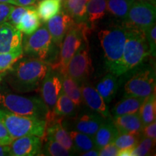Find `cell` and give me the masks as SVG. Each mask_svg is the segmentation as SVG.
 <instances>
[{"mask_svg": "<svg viewBox=\"0 0 156 156\" xmlns=\"http://www.w3.org/2000/svg\"><path fill=\"white\" fill-rule=\"evenodd\" d=\"M48 68V64L42 60L22 57L7 70L6 80L17 92H30L39 86Z\"/></svg>", "mask_w": 156, "mask_h": 156, "instance_id": "cell-1", "label": "cell"}, {"mask_svg": "<svg viewBox=\"0 0 156 156\" xmlns=\"http://www.w3.org/2000/svg\"><path fill=\"white\" fill-rule=\"evenodd\" d=\"M148 55L151 53L145 32L128 28L122 58L111 73L118 77L127 73L139 65Z\"/></svg>", "mask_w": 156, "mask_h": 156, "instance_id": "cell-2", "label": "cell"}, {"mask_svg": "<svg viewBox=\"0 0 156 156\" xmlns=\"http://www.w3.org/2000/svg\"><path fill=\"white\" fill-rule=\"evenodd\" d=\"M0 122L13 140L26 135H35L41 139L44 136L46 122L43 119L15 114L0 108Z\"/></svg>", "mask_w": 156, "mask_h": 156, "instance_id": "cell-3", "label": "cell"}, {"mask_svg": "<svg viewBox=\"0 0 156 156\" xmlns=\"http://www.w3.org/2000/svg\"><path fill=\"white\" fill-rule=\"evenodd\" d=\"M0 107L13 114L45 119L49 112L42 99L0 92Z\"/></svg>", "mask_w": 156, "mask_h": 156, "instance_id": "cell-4", "label": "cell"}, {"mask_svg": "<svg viewBox=\"0 0 156 156\" xmlns=\"http://www.w3.org/2000/svg\"><path fill=\"white\" fill-rule=\"evenodd\" d=\"M90 33V28L86 22L74 23L62 41L58 62L51 67L62 73L83 43L87 41Z\"/></svg>", "mask_w": 156, "mask_h": 156, "instance_id": "cell-5", "label": "cell"}, {"mask_svg": "<svg viewBox=\"0 0 156 156\" xmlns=\"http://www.w3.org/2000/svg\"><path fill=\"white\" fill-rule=\"evenodd\" d=\"M127 27L105 29L98 33V39L104 52L106 65L111 72L121 60L127 36Z\"/></svg>", "mask_w": 156, "mask_h": 156, "instance_id": "cell-6", "label": "cell"}, {"mask_svg": "<svg viewBox=\"0 0 156 156\" xmlns=\"http://www.w3.org/2000/svg\"><path fill=\"white\" fill-rule=\"evenodd\" d=\"M51 44V36L46 25H42L33 34L23 36V54L44 61L48 55Z\"/></svg>", "mask_w": 156, "mask_h": 156, "instance_id": "cell-7", "label": "cell"}, {"mask_svg": "<svg viewBox=\"0 0 156 156\" xmlns=\"http://www.w3.org/2000/svg\"><path fill=\"white\" fill-rule=\"evenodd\" d=\"M155 2L134 0L125 20L126 27L145 31L155 23Z\"/></svg>", "mask_w": 156, "mask_h": 156, "instance_id": "cell-8", "label": "cell"}, {"mask_svg": "<svg viewBox=\"0 0 156 156\" xmlns=\"http://www.w3.org/2000/svg\"><path fill=\"white\" fill-rule=\"evenodd\" d=\"M88 41H84L70 59L62 75H67L79 84L86 82L93 73Z\"/></svg>", "mask_w": 156, "mask_h": 156, "instance_id": "cell-9", "label": "cell"}, {"mask_svg": "<svg viewBox=\"0 0 156 156\" xmlns=\"http://www.w3.org/2000/svg\"><path fill=\"white\" fill-rule=\"evenodd\" d=\"M126 95L146 98L155 92V73L153 69H143L134 74L124 86Z\"/></svg>", "mask_w": 156, "mask_h": 156, "instance_id": "cell-10", "label": "cell"}, {"mask_svg": "<svg viewBox=\"0 0 156 156\" xmlns=\"http://www.w3.org/2000/svg\"><path fill=\"white\" fill-rule=\"evenodd\" d=\"M41 83V93L42 100L49 112H52L58 95L62 90L61 73L58 70L49 67Z\"/></svg>", "mask_w": 156, "mask_h": 156, "instance_id": "cell-11", "label": "cell"}, {"mask_svg": "<svg viewBox=\"0 0 156 156\" xmlns=\"http://www.w3.org/2000/svg\"><path fill=\"white\" fill-rule=\"evenodd\" d=\"M41 150V140L35 135L20 136L9 145V155L34 156L39 155Z\"/></svg>", "mask_w": 156, "mask_h": 156, "instance_id": "cell-12", "label": "cell"}, {"mask_svg": "<svg viewBox=\"0 0 156 156\" xmlns=\"http://www.w3.org/2000/svg\"><path fill=\"white\" fill-rule=\"evenodd\" d=\"M61 119L60 117L56 116L52 119L46 121V126L44 138L55 140L73 154L76 151L73 140L70 137L69 132L62 125Z\"/></svg>", "mask_w": 156, "mask_h": 156, "instance_id": "cell-13", "label": "cell"}, {"mask_svg": "<svg viewBox=\"0 0 156 156\" xmlns=\"http://www.w3.org/2000/svg\"><path fill=\"white\" fill-rule=\"evenodd\" d=\"M80 88L83 101L90 108L100 114L104 119H112L106 103L95 87L85 82L80 84Z\"/></svg>", "mask_w": 156, "mask_h": 156, "instance_id": "cell-14", "label": "cell"}, {"mask_svg": "<svg viewBox=\"0 0 156 156\" xmlns=\"http://www.w3.org/2000/svg\"><path fill=\"white\" fill-rule=\"evenodd\" d=\"M46 28L51 36L52 42L56 45L62 44L66 34L74 24V20L69 15L62 10L46 22Z\"/></svg>", "mask_w": 156, "mask_h": 156, "instance_id": "cell-15", "label": "cell"}, {"mask_svg": "<svg viewBox=\"0 0 156 156\" xmlns=\"http://www.w3.org/2000/svg\"><path fill=\"white\" fill-rule=\"evenodd\" d=\"M23 34L8 22L0 25V53H6L22 48Z\"/></svg>", "mask_w": 156, "mask_h": 156, "instance_id": "cell-16", "label": "cell"}, {"mask_svg": "<svg viewBox=\"0 0 156 156\" xmlns=\"http://www.w3.org/2000/svg\"><path fill=\"white\" fill-rule=\"evenodd\" d=\"M112 122L119 133L141 134L143 124L139 112L112 117Z\"/></svg>", "mask_w": 156, "mask_h": 156, "instance_id": "cell-17", "label": "cell"}, {"mask_svg": "<svg viewBox=\"0 0 156 156\" xmlns=\"http://www.w3.org/2000/svg\"><path fill=\"white\" fill-rule=\"evenodd\" d=\"M105 120L106 119L98 113L84 114L75 120V127L77 131L93 137Z\"/></svg>", "mask_w": 156, "mask_h": 156, "instance_id": "cell-18", "label": "cell"}, {"mask_svg": "<svg viewBox=\"0 0 156 156\" xmlns=\"http://www.w3.org/2000/svg\"><path fill=\"white\" fill-rule=\"evenodd\" d=\"M119 132L113 124L112 119H106L93 136L95 148L101 149L108 144L113 143Z\"/></svg>", "mask_w": 156, "mask_h": 156, "instance_id": "cell-19", "label": "cell"}, {"mask_svg": "<svg viewBox=\"0 0 156 156\" xmlns=\"http://www.w3.org/2000/svg\"><path fill=\"white\" fill-rule=\"evenodd\" d=\"M41 25V20L37 12L36 7L31 5L21 17L16 28L21 33L30 35L35 32Z\"/></svg>", "mask_w": 156, "mask_h": 156, "instance_id": "cell-20", "label": "cell"}, {"mask_svg": "<svg viewBox=\"0 0 156 156\" xmlns=\"http://www.w3.org/2000/svg\"><path fill=\"white\" fill-rule=\"evenodd\" d=\"M146 98L126 95L119 102L116 103L112 109V114L115 116L139 112L140 107Z\"/></svg>", "mask_w": 156, "mask_h": 156, "instance_id": "cell-21", "label": "cell"}, {"mask_svg": "<svg viewBox=\"0 0 156 156\" xmlns=\"http://www.w3.org/2000/svg\"><path fill=\"white\" fill-rule=\"evenodd\" d=\"M62 9L76 23L86 22V7L88 0H64Z\"/></svg>", "mask_w": 156, "mask_h": 156, "instance_id": "cell-22", "label": "cell"}, {"mask_svg": "<svg viewBox=\"0 0 156 156\" xmlns=\"http://www.w3.org/2000/svg\"><path fill=\"white\" fill-rule=\"evenodd\" d=\"M96 90L105 102L106 103L112 102L116 96L118 90V81L116 76L113 75L112 73L107 74L97 84Z\"/></svg>", "mask_w": 156, "mask_h": 156, "instance_id": "cell-23", "label": "cell"}, {"mask_svg": "<svg viewBox=\"0 0 156 156\" xmlns=\"http://www.w3.org/2000/svg\"><path fill=\"white\" fill-rule=\"evenodd\" d=\"M107 0H88L86 7V23L90 28L101 20L106 13Z\"/></svg>", "mask_w": 156, "mask_h": 156, "instance_id": "cell-24", "label": "cell"}, {"mask_svg": "<svg viewBox=\"0 0 156 156\" xmlns=\"http://www.w3.org/2000/svg\"><path fill=\"white\" fill-rule=\"evenodd\" d=\"M76 105L62 90L56 100L53 111L50 112H51L55 116L60 118L73 116L76 114Z\"/></svg>", "mask_w": 156, "mask_h": 156, "instance_id": "cell-25", "label": "cell"}, {"mask_svg": "<svg viewBox=\"0 0 156 156\" xmlns=\"http://www.w3.org/2000/svg\"><path fill=\"white\" fill-rule=\"evenodd\" d=\"M62 8V2L60 0H40L36 7L39 17L44 23L57 15Z\"/></svg>", "mask_w": 156, "mask_h": 156, "instance_id": "cell-26", "label": "cell"}, {"mask_svg": "<svg viewBox=\"0 0 156 156\" xmlns=\"http://www.w3.org/2000/svg\"><path fill=\"white\" fill-rule=\"evenodd\" d=\"M62 82L64 93L73 101L76 106H80L83 103L80 85L67 75H62Z\"/></svg>", "mask_w": 156, "mask_h": 156, "instance_id": "cell-27", "label": "cell"}, {"mask_svg": "<svg viewBox=\"0 0 156 156\" xmlns=\"http://www.w3.org/2000/svg\"><path fill=\"white\" fill-rule=\"evenodd\" d=\"M139 114L144 126L155 122L156 116L155 92L145 99L140 108Z\"/></svg>", "mask_w": 156, "mask_h": 156, "instance_id": "cell-28", "label": "cell"}, {"mask_svg": "<svg viewBox=\"0 0 156 156\" xmlns=\"http://www.w3.org/2000/svg\"><path fill=\"white\" fill-rule=\"evenodd\" d=\"M134 0H107L106 12L116 18L125 21Z\"/></svg>", "mask_w": 156, "mask_h": 156, "instance_id": "cell-29", "label": "cell"}, {"mask_svg": "<svg viewBox=\"0 0 156 156\" xmlns=\"http://www.w3.org/2000/svg\"><path fill=\"white\" fill-rule=\"evenodd\" d=\"M69 133L70 137L73 140L75 151L82 153L89 151V150L95 149V148L93 137H92V136L83 133V132H78L77 130L76 131L73 130Z\"/></svg>", "mask_w": 156, "mask_h": 156, "instance_id": "cell-30", "label": "cell"}, {"mask_svg": "<svg viewBox=\"0 0 156 156\" xmlns=\"http://www.w3.org/2000/svg\"><path fill=\"white\" fill-rule=\"evenodd\" d=\"M141 140V134L119 133L113 143L119 150L134 148Z\"/></svg>", "mask_w": 156, "mask_h": 156, "instance_id": "cell-31", "label": "cell"}, {"mask_svg": "<svg viewBox=\"0 0 156 156\" xmlns=\"http://www.w3.org/2000/svg\"><path fill=\"white\" fill-rule=\"evenodd\" d=\"M23 56V47L6 53H0V73H5Z\"/></svg>", "mask_w": 156, "mask_h": 156, "instance_id": "cell-32", "label": "cell"}, {"mask_svg": "<svg viewBox=\"0 0 156 156\" xmlns=\"http://www.w3.org/2000/svg\"><path fill=\"white\" fill-rule=\"evenodd\" d=\"M155 140L143 136L142 139L140 140L137 145L132 149V156H145L153 155V150L155 149Z\"/></svg>", "mask_w": 156, "mask_h": 156, "instance_id": "cell-33", "label": "cell"}, {"mask_svg": "<svg viewBox=\"0 0 156 156\" xmlns=\"http://www.w3.org/2000/svg\"><path fill=\"white\" fill-rule=\"evenodd\" d=\"M45 155L51 156H68L73 155L68 150L64 148L61 144L51 139L46 138L44 147Z\"/></svg>", "mask_w": 156, "mask_h": 156, "instance_id": "cell-34", "label": "cell"}, {"mask_svg": "<svg viewBox=\"0 0 156 156\" xmlns=\"http://www.w3.org/2000/svg\"><path fill=\"white\" fill-rule=\"evenodd\" d=\"M145 34L147 41L149 45L150 53L151 55L155 56L156 51V25L155 23L152 25L150 28H148L145 31Z\"/></svg>", "mask_w": 156, "mask_h": 156, "instance_id": "cell-35", "label": "cell"}, {"mask_svg": "<svg viewBox=\"0 0 156 156\" xmlns=\"http://www.w3.org/2000/svg\"><path fill=\"white\" fill-rule=\"evenodd\" d=\"M29 7L30 6H26V7L17 6V7H14V8L12 9L10 14H9V16L7 22L9 23L10 24L16 27L17 25L19 23L21 17H22L23 14L25 12V11L29 8Z\"/></svg>", "mask_w": 156, "mask_h": 156, "instance_id": "cell-36", "label": "cell"}, {"mask_svg": "<svg viewBox=\"0 0 156 156\" xmlns=\"http://www.w3.org/2000/svg\"><path fill=\"white\" fill-rule=\"evenodd\" d=\"M14 6L8 3L0 2V25L7 22Z\"/></svg>", "mask_w": 156, "mask_h": 156, "instance_id": "cell-37", "label": "cell"}, {"mask_svg": "<svg viewBox=\"0 0 156 156\" xmlns=\"http://www.w3.org/2000/svg\"><path fill=\"white\" fill-rule=\"evenodd\" d=\"M119 149L114 143L108 144L98 150L99 156H116L118 155Z\"/></svg>", "mask_w": 156, "mask_h": 156, "instance_id": "cell-38", "label": "cell"}, {"mask_svg": "<svg viewBox=\"0 0 156 156\" xmlns=\"http://www.w3.org/2000/svg\"><path fill=\"white\" fill-rule=\"evenodd\" d=\"M12 140V137L7 131V128L0 122V144L2 145H9Z\"/></svg>", "mask_w": 156, "mask_h": 156, "instance_id": "cell-39", "label": "cell"}, {"mask_svg": "<svg viewBox=\"0 0 156 156\" xmlns=\"http://www.w3.org/2000/svg\"><path fill=\"white\" fill-rule=\"evenodd\" d=\"M141 134L145 137L151 138V139H156V123L155 122L151 123L145 126L142 129Z\"/></svg>", "mask_w": 156, "mask_h": 156, "instance_id": "cell-40", "label": "cell"}, {"mask_svg": "<svg viewBox=\"0 0 156 156\" xmlns=\"http://www.w3.org/2000/svg\"><path fill=\"white\" fill-rule=\"evenodd\" d=\"M37 0H14V5L16 6H26L34 5Z\"/></svg>", "mask_w": 156, "mask_h": 156, "instance_id": "cell-41", "label": "cell"}, {"mask_svg": "<svg viewBox=\"0 0 156 156\" xmlns=\"http://www.w3.org/2000/svg\"><path fill=\"white\" fill-rule=\"evenodd\" d=\"M83 156H98V150L97 149H91L89 151L84 152L80 154Z\"/></svg>", "mask_w": 156, "mask_h": 156, "instance_id": "cell-42", "label": "cell"}, {"mask_svg": "<svg viewBox=\"0 0 156 156\" xmlns=\"http://www.w3.org/2000/svg\"><path fill=\"white\" fill-rule=\"evenodd\" d=\"M133 148H126V149H122L119 151V156H132V152Z\"/></svg>", "mask_w": 156, "mask_h": 156, "instance_id": "cell-43", "label": "cell"}, {"mask_svg": "<svg viewBox=\"0 0 156 156\" xmlns=\"http://www.w3.org/2000/svg\"><path fill=\"white\" fill-rule=\"evenodd\" d=\"M9 155V145H2L0 144V156Z\"/></svg>", "mask_w": 156, "mask_h": 156, "instance_id": "cell-44", "label": "cell"}, {"mask_svg": "<svg viewBox=\"0 0 156 156\" xmlns=\"http://www.w3.org/2000/svg\"><path fill=\"white\" fill-rule=\"evenodd\" d=\"M1 3H8L11 5H14V0H0Z\"/></svg>", "mask_w": 156, "mask_h": 156, "instance_id": "cell-45", "label": "cell"}, {"mask_svg": "<svg viewBox=\"0 0 156 156\" xmlns=\"http://www.w3.org/2000/svg\"><path fill=\"white\" fill-rule=\"evenodd\" d=\"M144 1H151L153 2H155V0H144Z\"/></svg>", "mask_w": 156, "mask_h": 156, "instance_id": "cell-46", "label": "cell"}, {"mask_svg": "<svg viewBox=\"0 0 156 156\" xmlns=\"http://www.w3.org/2000/svg\"><path fill=\"white\" fill-rule=\"evenodd\" d=\"M2 80V77H1V76H0V80Z\"/></svg>", "mask_w": 156, "mask_h": 156, "instance_id": "cell-47", "label": "cell"}, {"mask_svg": "<svg viewBox=\"0 0 156 156\" xmlns=\"http://www.w3.org/2000/svg\"><path fill=\"white\" fill-rule=\"evenodd\" d=\"M60 1H62H62H64V0H60Z\"/></svg>", "mask_w": 156, "mask_h": 156, "instance_id": "cell-48", "label": "cell"}]
</instances>
